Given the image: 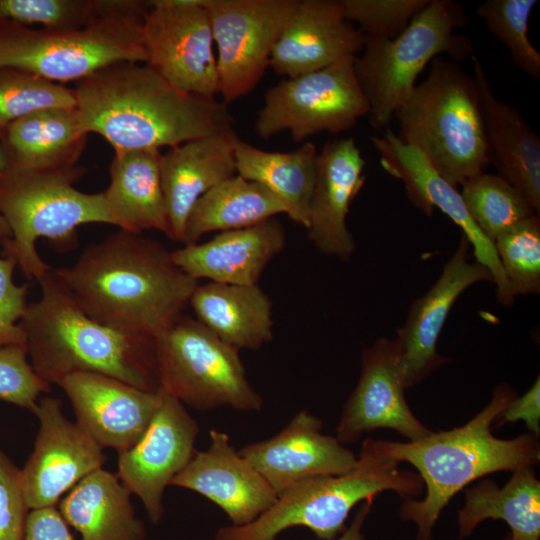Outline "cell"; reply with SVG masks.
Instances as JSON below:
<instances>
[{
    "label": "cell",
    "mask_w": 540,
    "mask_h": 540,
    "mask_svg": "<svg viewBox=\"0 0 540 540\" xmlns=\"http://www.w3.org/2000/svg\"><path fill=\"white\" fill-rule=\"evenodd\" d=\"M205 1H150L142 36L145 64L180 91L215 98L219 79Z\"/></svg>",
    "instance_id": "13"
},
{
    "label": "cell",
    "mask_w": 540,
    "mask_h": 540,
    "mask_svg": "<svg viewBox=\"0 0 540 540\" xmlns=\"http://www.w3.org/2000/svg\"><path fill=\"white\" fill-rule=\"evenodd\" d=\"M40 298L20 320L30 364L48 384L74 372H95L157 391L155 341L124 334L89 317L70 289L49 270L39 280Z\"/></svg>",
    "instance_id": "4"
},
{
    "label": "cell",
    "mask_w": 540,
    "mask_h": 540,
    "mask_svg": "<svg viewBox=\"0 0 540 540\" xmlns=\"http://www.w3.org/2000/svg\"><path fill=\"white\" fill-rule=\"evenodd\" d=\"M209 437V447L195 451L170 485L207 498L228 516L231 525H246L270 508L277 494L234 448L227 433L211 429Z\"/></svg>",
    "instance_id": "21"
},
{
    "label": "cell",
    "mask_w": 540,
    "mask_h": 540,
    "mask_svg": "<svg viewBox=\"0 0 540 540\" xmlns=\"http://www.w3.org/2000/svg\"><path fill=\"white\" fill-rule=\"evenodd\" d=\"M364 33L348 21L339 0H299L271 53L277 75L296 77L363 50Z\"/></svg>",
    "instance_id": "22"
},
{
    "label": "cell",
    "mask_w": 540,
    "mask_h": 540,
    "mask_svg": "<svg viewBox=\"0 0 540 540\" xmlns=\"http://www.w3.org/2000/svg\"><path fill=\"white\" fill-rule=\"evenodd\" d=\"M516 397L512 387L502 383L494 389L488 405L460 427L431 431L414 441L375 440L383 454L414 466L424 483V498H405L399 509L402 520L416 525V540H433V528L443 509L474 480L539 462L540 446L533 434L499 439L491 432L493 422Z\"/></svg>",
    "instance_id": "3"
},
{
    "label": "cell",
    "mask_w": 540,
    "mask_h": 540,
    "mask_svg": "<svg viewBox=\"0 0 540 540\" xmlns=\"http://www.w3.org/2000/svg\"><path fill=\"white\" fill-rule=\"evenodd\" d=\"M394 118L399 126L397 136L455 186L489 165L477 85L451 59L431 61L426 78Z\"/></svg>",
    "instance_id": "7"
},
{
    "label": "cell",
    "mask_w": 540,
    "mask_h": 540,
    "mask_svg": "<svg viewBox=\"0 0 540 540\" xmlns=\"http://www.w3.org/2000/svg\"><path fill=\"white\" fill-rule=\"evenodd\" d=\"M14 257L0 256V348L26 345V335L17 322L23 317L27 303L28 284L17 285L13 273Z\"/></svg>",
    "instance_id": "42"
},
{
    "label": "cell",
    "mask_w": 540,
    "mask_h": 540,
    "mask_svg": "<svg viewBox=\"0 0 540 540\" xmlns=\"http://www.w3.org/2000/svg\"><path fill=\"white\" fill-rule=\"evenodd\" d=\"M514 297L540 292V218L534 214L493 242Z\"/></svg>",
    "instance_id": "37"
},
{
    "label": "cell",
    "mask_w": 540,
    "mask_h": 540,
    "mask_svg": "<svg viewBox=\"0 0 540 540\" xmlns=\"http://www.w3.org/2000/svg\"><path fill=\"white\" fill-rule=\"evenodd\" d=\"M161 155L160 150L114 152L110 184L102 192L114 226L136 233L153 229L169 238L160 175Z\"/></svg>",
    "instance_id": "27"
},
{
    "label": "cell",
    "mask_w": 540,
    "mask_h": 540,
    "mask_svg": "<svg viewBox=\"0 0 540 540\" xmlns=\"http://www.w3.org/2000/svg\"><path fill=\"white\" fill-rule=\"evenodd\" d=\"M50 391V384L32 368L26 345L0 348V399L34 411L39 396Z\"/></svg>",
    "instance_id": "40"
},
{
    "label": "cell",
    "mask_w": 540,
    "mask_h": 540,
    "mask_svg": "<svg viewBox=\"0 0 540 540\" xmlns=\"http://www.w3.org/2000/svg\"><path fill=\"white\" fill-rule=\"evenodd\" d=\"M162 392L148 428L132 447L118 454L117 463L120 481L142 501L154 524L165 511L164 491L193 457L199 434L198 422L184 405Z\"/></svg>",
    "instance_id": "15"
},
{
    "label": "cell",
    "mask_w": 540,
    "mask_h": 540,
    "mask_svg": "<svg viewBox=\"0 0 540 540\" xmlns=\"http://www.w3.org/2000/svg\"><path fill=\"white\" fill-rule=\"evenodd\" d=\"M430 0H339L345 18L365 36L393 39Z\"/></svg>",
    "instance_id": "39"
},
{
    "label": "cell",
    "mask_w": 540,
    "mask_h": 540,
    "mask_svg": "<svg viewBox=\"0 0 540 540\" xmlns=\"http://www.w3.org/2000/svg\"><path fill=\"white\" fill-rule=\"evenodd\" d=\"M131 494L117 474L99 468L66 493L57 509L82 540H144Z\"/></svg>",
    "instance_id": "28"
},
{
    "label": "cell",
    "mask_w": 540,
    "mask_h": 540,
    "mask_svg": "<svg viewBox=\"0 0 540 540\" xmlns=\"http://www.w3.org/2000/svg\"><path fill=\"white\" fill-rule=\"evenodd\" d=\"M537 0H486L476 13L508 49L512 63L540 81V53L528 36V23Z\"/></svg>",
    "instance_id": "36"
},
{
    "label": "cell",
    "mask_w": 540,
    "mask_h": 540,
    "mask_svg": "<svg viewBox=\"0 0 540 540\" xmlns=\"http://www.w3.org/2000/svg\"><path fill=\"white\" fill-rule=\"evenodd\" d=\"M96 16V0H0V20L48 30L79 29Z\"/></svg>",
    "instance_id": "38"
},
{
    "label": "cell",
    "mask_w": 540,
    "mask_h": 540,
    "mask_svg": "<svg viewBox=\"0 0 540 540\" xmlns=\"http://www.w3.org/2000/svg\"><path fill=\"white\" fill-rule=\"evenodd\" d=\"M523 420L529 433L535 437L540 434V378L521 396L514 398L497 419V425L503 426Z\"/></svg>",
    "instance_id": "44"
},
{
    "label": "cell",
    "mask_w": 540,
    "mask_h": 540,
    "mask_svg": "<svg viewBox=\"0 0 540 540\" xmlns=\"http://www.w3.org/2000/svg\"><path fill=\"white\" fill-rule=\"evenodd\" d=\"M56 506L31 509L24 540H74Z\"/></svg>",
    "instance_id": "43"
},
{
    "label": "cell",
    "mask_w": 540,
    "mask_h": 540,
    "mask_svg": "<svg viewBox=\"0 0 540 540\" xmlns=\"http://www.w3.org/2000/svg\"><path fill=\"white\" fill-rule=\"evenodd\" d=\"M30 510L20 469L0 447V540H24Z\"/></svg>",
    "instance_id": "41"
},
{
    "label": "cell",
    "mask_w": 540,
    "mask_h": 540,
    "mask_svg": "<svg viewBox=\"0 0 540 540\" xmlns=\"http://www.w3.org/2000/svg\"><path fill=\"white\" fill-rule=\"evenodd\" d=\"M489 165L540 211V138L523 115L493 93L481 60L472 55Z\"/></svg>",
    "instance_id": "26"
},
{
    "label": "cell",
    "mask_w": 540,
    "mask_h": 540,
    "mask_svg": "<svg viewBox=\"0 0 540 540\" xmlns=\"http://www.w3.org/2000/svg\"><path fill=\"white\" fill-rule=\"evenodd\" d=\"M88 134L75 108H48L10 123L0 141L8 163L33 170H61L77 166Z\"/></svg>",
    "instance_id": "30"
},
{
    "label": "cell",
    "mask_w": 540,
    "mask_h": 540,
    "mask_svg": "<svg viewBox=\"0 0 540 540\" xmlns=\"http://www.w3.org/2000/svg\"><path fill=\"white\" fill-rule=\"evenodd\" d=\"M468 240L462 238L433 286L410 307L397 331L403 382L413 387L448 362L437 352V341L448 314L459 296L480 281L493 282L490 271L469 261Z\"/></svg>",
    "instance_id": "19"
},
{
    "label": "cell",
    "mask_w": 540,
    "mask_h": 540,
    "mask_svg": "<svg viewBox=\"0 0 540 540\" xmlns=\"http://www.w3.org/2000/svg\"><path fill=\"white\" fill-rule=\"evenodd\" d=\"M54 271L93 320L154 341L182 314L199 285L161 242L122 229Z\"/></svg>",
    "instance_id": "1"
},
{
    "label": "cell",
    "mask_w": 540,
    "mask_h": 540,
    "mask_svg": "<svg viewBox=\"0 0 540 540\" xmlns=\"http://www.w3.org/2000/svg\"><path fill=\"white\" fill-rule=\"evenodd\" d=\"M8 157L0 141V172L7 166ZM11 239V230L0 213V244L4 245L8 240Z\"/></svg>",
    "instance_id": "46"
},
{
    "label": "cell",
    "mask_w": 540,
    "mask_h": 540,
    "mask_svg": "<svg viewBox=\"0 0 540 540\" xmlns=\"http://www.w3.org/2000/svg\"><path fill=\"white\" fill-rule=\"evenodd\" d=\"M317 157L311 141L290 152H269L240 140L235 150L236 172L276 195L287 207L289 218L307 229Z\"/></svg>",
    "instance_id": "32"
},
{
    "label": "cell",
    "mask_w": 540,
    "mask_h": 540,
    "mask_svg": "<svg viewBox=\"0 0 540 540\" xmlns=\"http://www.w3.org/2000/svg\"><path fill=\"white\" fill-rule=\"evenodd\" d=\"M503 540H514L510 534H508Z\"/></svg>",
    "instance_id": "47"
},
{
    "label": "cell",
    "mask_w": 540,
    "mask_h": 540,
    "mask_svg": "<svg viewBox=\"0 0 540 540\" xmlns=\"http://www.w3.org/2000/svg\"><path fill=\"white\" fill-rule=\"evenodd\" d=\"M57 385L70 399L77 425L118 454L141 438L163 398L160 388L148 391L95 372L71 373Z\"/></svg>",
    "instance_id": "18"
},
{
    "label": "cell",
    "mask_w": 540,
    "mask_h": 540,
    "mask_svg": "<svg viewBox=\"0 0 540 540\" xmlns=\"http://www.w3.org/2000/svg\"><path fill=\"white\" fill-rule=\"evenodd\" d=\"M149 8L150 1L96 0L97 16L70 30L0 20V69H20L63 84L115 63H146L142 23Z\"/></svg>",
    "instance_id": "6"
},
{
    "label": "cell",
    "mask_w": 540,
    "mask_h": 540,
    "mask_svg": "<svg viewBox=\"0 0 540 540\" xmlns=\"http://www.w3.org/2000/svg\"><path fill=\"white\" fill-rule=\"evenodd\" d=\"M364 166L365 161L353 137L326 142L317 157L306 230L319 251L343 261L350 259L356 247L346 217L364 185Z\"/></svg>",
    "instance_id": "23"
},
{
    "label": "cell",
    "mask_w": 540,
    "mask_h": 540,
    "mask_svg": "<svg viewBox=\"0 0 540 540\" xmlns=\"http://www.w3.org/2000/svg\"><path fill=\"white\" fill-rule=\"evenodd\" d=\"M405 389L396 338H379L362 353L360 376L344 404L337 440L354 443L378 428L392 429L408 441L428 435L431 430L410 409Z\"/></svg>",
    "instance_id": "17"
},
{
    "label": "cell",
    "mask_w": 540,
    "mask_h": 540,
    "mask_svg": "<svg viewBox=\"0 0 540 540\" xmlns=\"http://www.w3.org/2000/svg\"><path fill=\"white\" fill-rule=\"evenodd\" d=\"M322 421L301 410L276 435L241 448L243 456L281 494L310 477L351 471L357 456L336 437L322 433Z\"/></svg>",
    "instance_id": "20"
},
{
    "label": "cell",
    "mask_w": 540,
    "mask_h": 540,
    "mask_svg": "<svg viewBox=\"0 0 540 540\" xmlns=\"http://www.w3.org/2000/svg\"><path fill=\"white\" fill-rule=\"evenodd\" d=\"M398 465L377 448L374 439L367 438L351 471L303 479L279 494L254 521L221 527L213 540H276L293 527L307 528L320 540H333L346 529V520L358 503L373 504L383 491H393L403 499L423 494L420 475L400 470Z\"/></svg>",
    "instance_id": "5"
},
{
    "label": "cell",
    "mask_w": 540,
    "mask_h": 540,
    "mask_svg": "<svg viewBox=\"0 0 540 540\" xmlns=\"http://www.w3.org/2000/svg\"><path fill=\"white\" fill-rule=\"evenodd\" d=\"M468 23L462 3L430 0L397 37L365 36L362 54L354 58V70L374 129H389L416 87V79L434 58L446 54L458 63L472 56L471 39L456 33Z\"/></svg>",
    "instance_id": "9"
},
{
    "label": "cell",
    "mask_w": 540,
    "mask_h": 540,
    "mask_svg": "<svg viewBox=\"0 0 540 540\" xmlns=\"http://www.w3.org/2000/svg\"><path fill=\"white\" fill-rule=\"evenodd\" d=\"M354 58L328 67L285 78L269 88L257 113L254 128L263 140L289 131L296 143L315 134H339L369 113L359 85Z\"/></svg>",
    "instance_id": "11"
},
{
    "label": "cell",
    "mask_w": 540,
    "mask_h": 540,
    "mask_svg": "<svg viewBox=\"0 0 540 540\" xmlns=\"http://www.w3.org/2000/svg\"><path fill=\"white\" fill-rule=\"evenodd\" d=\"M382 168L405 186L409 201L426 215L440 209L456 225L473 247L475 261L486 267L496 285L500 303L510 306L513 296L494 244L471 219L457 186L449 183L415 148L404 143L395 132L386 129L371 138Z\"/></svg>",
    "instance_id": "16"
},
{
    "label": "cell",
    "mask_w": 540,
    "mask_h": 540,
    "mask_svg": "<svg viewBox=\"0 0 540 540\" xmlns=\"http://www.w3.org/2000/svg\"><path fill=\"white\" fill-rule=\"evenodd\" d=\"M285 204L263 185L234 175L199 198L185 225L183 244H194L206 233L229 231L287 214Z\"/></svg>",
    "instance_id": "33"
},
{
    "label": "cell",
    "mask_w": 540,
    "mask_h": 540,
    "mask_svg": "<svg viewBox=\"0 0 540 540\" xmlns=\"http://www.w3.org/2000/svg\"><path fill=\"white\" fill-rule=\"evenodd\" d=\"M241 139L233 128L169 148L160 159L169 238L183 243L187 218L201 196L236 173Z\"/></svg>",
    "instance_id": "24"
},
{
    "label": "cell",
    "mask_w": 540,
    "mask_h": 540,
    "mask_svg": "<svg viewBox=\"0 0 540 540\" xmlns=\"http://www.w3.org/2000/svg\"><path fill=\"white\" fill-rule=\"evenodd\" d=\"M40 427L20 481L30 509L56 506L80 480L102 468L103 448L68 420L62 401L44 396L33 411Z\"/></svg>",
    "instance_id": "14"
},
{
    "label": "cell",
    "mask_w": 540,
    "mask_h": 540,
    "mask_svg": "<svg viewBox=\"0 0 540 540\" xmlns=\"http://www.w3.org/2000/svg\"><path fill=\"white\" fill-rule=\"evenodd\" d=\"M74 91L82 129L114 152L172 148L233 124L226 104L178 90L145 63L106 66Z\"/></svg>",
    "instance_id": "2"
},
{
    "label": "cell",
    "mask_w": 540,
    "mask_h": 540,
    "mask_svg": "<svg viewBox=\"0 0 540 540\" xmlns=\"http://www.w3.org/2000/svg\"><path fill=\"white\" fill-rule=\"evenodd\" d=\"M286 245V233L276 218L220 232L204 243L184 245L172 251L175 264L195 280L257 285L270 261Z\"/></svg>",
    "instance_id": "25"
},
{
    "label": "cell",
    "mask_w": 540,
    "mask_h": 540,
    "mask_svg": "<svg viewBox=\"0 0 540 540\" xmlns=\"http://www.w3.org/2000/svg\"><path fill=\"white\" fill-rule=\"evenodd\" d=\"M487 519L506 522L514 540H540V481L532 467L514 471L503 487L483 479L465 490L459 537H469Z\"/></svg>",
    "instance_id": "31"
},
{
    "label": "cell",
    "mask_w": 540,
    "mask_h": 540,
    "mask_svg": "<svg viewBox=\"0 0 540 540\" xmlns=\"http://www.w3.org/2000/svg\"><path fill=\"white\" fill-rule=\"evenodd\" d=\"M461 186L471 219L492 243L515 224L538 214L520 191L497 174L484 171Z\"/></svg>",
    "instance_id": "34"
},
{
    "label": "cell",
    "mask_w": 540,
    "mask_h": 540,
    "mask_svg": "<svg viewBox=\"0 0 540 540\" xmlns=\"http://www.w3.org/2000/svg\"><path fill=\"white\" fill-rule=\"evenodd\" d=\"M84 173L78 165L33 170L10 163L0 172V213L11 230V239L2 246L26 278L38 281L52 269L38 254V239L69 250L77 242L78 226L113 225L102 192L85 193L74 187Z\"/></svg>",
    "instance_id": "8"
},
{
    "label": "cell",
    "mask_w": 540,
    "mask_h": 540,
    "mask_svg": "<svg viewBox=\"0 0 540 540\" xmlns=\"http://www.w3.org/2000/svg\"><path fill=\"white\" fill-rule=\"evenodd\" d=\"M299 0H206L226 105L252 91Z\"/></svg>",
    "instance_id": "12"
},
{
    "label": "cell",
    "mask_w": 540,
    "mask_h": 540,
    "mask_svg": "<svg viewBox=\"0 0 540 540\" xmlns=\"http://www.w3.org/2000/svg\"><path fill=\"white\" fill-rule=\"evenodd\" d=\"M189 305L200 323L237 350H257L273 338L272 302L258 285H198Z\"/></svg>",
    "instance_id": "29"
},
{
    "label": "cell",
    "mask_w": 540,
    "mask_h": 540,
    "mask_svg": "<svg viewBox=\"0 0 540 540\" xmlns=\"http://www.w3.org/2000/svg\"><path fill=\"white\" fill-rule=\"evenodd\" d=\"M159 388L183 405L208 411L254 412L263 399L251 386L239 350L197 319L180 315L155 340Z\"/></svg>",
    "instance_id": "10"
},
{
    "label": "cell",
    "mask_w": 540,
    "mask_h": 540,
    "mask_svg": "<svg viewBox=\"0 0 540 540\" xmlns=\"http://www.w3.org/2000/svg\"><path fill=\"white\" fill-rule=\"evenodd\" d=\"M372 504L363 502L355 513L350 525L333 540H365L363 525L371 512Z\"/></svg>",
    "instance_id": "45"
},
{
    "label": "cell",
    "mask_w": 540,
    "mask_h": 540,
    "mask_svg": "<svg viewBox=\"0 0 540 540\" xmlns=\"http://www.w3.org/2000/svg\"><path fill=\"white\" fill-rule=\"evenodd\" d=\"M75 106V91L64 84L20 69H0V135L10 123L35 111Z\"/></svg>",
    "instance_id": "35"
}]
</instances>
